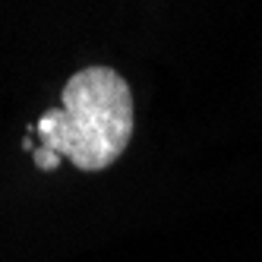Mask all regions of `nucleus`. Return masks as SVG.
Segmentation results:
<instances>
[{
	"instance_id": "nucleus-1",
	"label": "nucleus",
	"mask_w": 262,
	"mask_h": 262,
	"mask_svg": "<svg viewBox=\"0 0 262 262\" xmlns=\"http://www.w3.org/2000/svg\"><path fill=\"white\" fill-rule=\"evenodd\" d=\"M133 89L111 67H82L67 79L60 107H48L32 129L41 148L60 155L76 171L111 167L133 139Z\"/></svg>"
},
{
	"instance_id": "nucleus-2",
	"label": "nucleus",
	"mask_w": 262,
	"mask_h": 262,
	"mask_svg": "<svg viewBox=\"0 0 262 262\" xmlns=\"http://www.w3.org/2000/svg\"><path fill=\"white\" fill-rule=\"evenodd\" d=\"M32 161H35V167H38V171H54V167H57L63 158L54 155V152H48V148H41V145H35V148H32Z\"/></svg>"
}]
</instances>
